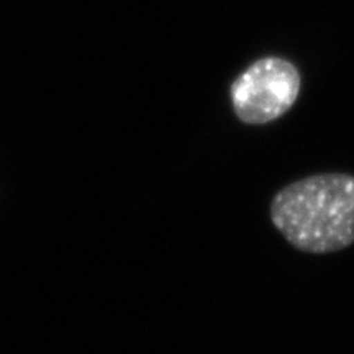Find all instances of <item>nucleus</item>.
I'll return each instance as SVG.
<instances>
[{"label":"nucleus","mask_w":354,"mask_h":354,"mask_svg":"<svg viewBox=\"0 0 354 354\" xmlns=\"http://www.w3.org/2000/svg\"><path fill=\"white\" fill-rule=\"evenodd\" d=\"M271 223L295 250L338 253L354 245V176L312 174L279 189L269 203Z\"/></svg>","instance_id":"obj_1"},{"label":"nucleus","mask_w":354,"mask_h":354,"mask_svg":"<svg viewBox=\"0 0 354 354\" xmlns=\"http://www.w3.org/2000/svg\"><path fill=\"white\" fill-rule=\"evenodd\" d=\"M299 69L282 57L268 56L243 71L232 82L233 112L246 125H266L286 115L299 99Z\"/></svg>","instance_id":"obj_2"}]
</instances>
